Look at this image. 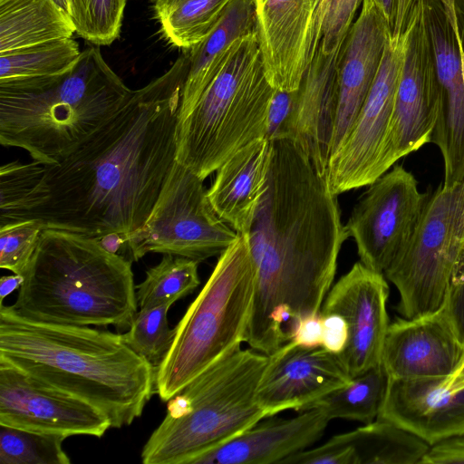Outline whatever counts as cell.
I'll return each mask as SVG.
<instances>
[{"label":"cell","mask_w":464,"mask_h":464,"mask_svg":"<svg viewBox=\"0 0 464 464\" xmlns=\"http://www.w3.org/2000/svg\"><path fill=\"white\" fill-rule=\"evenodd\" d=\"M188 66L184 51L67 158L45 165L31 219L95 240L140 228L176 160Z\"/></svg>","instance_id":"6da1fadb"},{"label":"cell","mask_w":464,"mask_h":464,"mask_svg":"<svg viewBox=\"0 0 464 464\" xmlns=\"http://www.w3.org/2000/svg\"><path fill=\"white\" fill-rule=\"evenodd\" d=\"M267 187L248 235L256 266L245 343L270 355L320 314L349 237L337 196L289 138L271 140Z\"/></svg>","instance_id":"7a4b0ae2"},{"label":"cell","mask_w":464,"mask_h":464,"mask_svg":"<svg viewBox=\"0 0 464 464\" xmlns=\"http://www.w3.org/2000/svg\"><path fill=\"white\" fill-rule=\"evenodd\" d=\"M0 361L100 410L112 428L140 417L155 391L156 369L121 334L34 322L0 302Z\"/></svg>","instance_id":"3957f363"},{"label":"cell","mask_w":464,"mask_h":464,"mask_svg":"<svg viewBox=\"0 0 464 464\" xmlns=\"http://www.w3.org/2000/svg\"><path fill=\"white\" fill-rule=\"evenodd\" d=\"M98 45L54 76L0 81V143L55 165L97 131L132 93Z\"/></svg>","instance_id":"277c9868"},{"label":"cell","mask_w":464,"mask_h":464,"mask_svg":"<svg viewBox=\"0 0 464 464\" xmlns=\"http://www.w3.org/2000/svg\"><path fill=\"white\" fill-rule=\"evenodd\" d=\"M23 276L10 306L31 321L126 329L138 311L131 260L82 235L44 228Z\"/></svg>","instance_id":"5b68a950"},{"label":"cell","mask_w":464,"mask_h":464,"mask_svg":"<svg viewBox=\"0 0 464 464\" xmlns=\"http://www.w3.org/2000/svg\"><path fill=\"white\" fill-rule=\"evenodd\" d=\"M269 357L241 345L167 401V413L141 450L144 464H191L266 418L256 391Z\"/></svg>","instance_id":"8992f818"},{"label":"cell","mask_w":464,"mask_h":464,"mask_svg":"<svg viewBox=\"0 0 464 464\" xmlns=\"http://www.w3.org/2000/svg\"><path fill=\"white\" fill-rule=\"evenodd\" d=\"M257 33L235 41L218 73L176 127V161L205 179L251 141L266 138L271 100Z\"/></svg>","instance_id":"52a82bcc"},{"label":"cell","mask_w":464,"mask_h":464,"mask_svg":"<svg viewBox=\"0 0 464 464\" xmlns=\"http://www.w3.org/2000/svg\"><path fill=\"white\" fill-rule=\"evenodd\" d=\"M256 277L248 235L238 234L176 325L173 343L156 370L155 391L162 401L245 343Z\"/></svg>","instance_id":"ba28073f"},{"label":"cell","mask_w":464,"mask_h":464,"mask_svg":"<svg viewBox=\"0 0 464 464\" xmlns=\"http://www.w3.org/2000/svg\"><path fill=\"white\" fill-rule=\"evenodd\" d=\"M464 264V178L430 195L417 229L383 273L400 295L397 311L413 319L440 310Z\"/></svg>","instance_id":"9c48e42d"},{"label":"cell","mask_w":464,"mask_h":464,"mask_svg":"<svg viewBox=\"0 0 464 464\" xmlns=\"http://www.w3.org/2000/svg\"><path fill=\"white\" fill-rule=\"evenodd\" d=\"M203 181L175 160L147 220L126 237L130 260L161 253L199 263L220 256L237 239L211 207Z\"/></svg>","instance_id":"30bf717a"},{"label":"cell","mask_w":464,"mask_h":464,"mask_svg":"<svg viewBox=\"0 0 464 464\" xmlns=\"http://www.w3.org/2000/svg\"><path fill=\"white\" fill-rule=\"evenodd\" d=\"M414 175L395 165L358 198L345 225L360 262L384 273L412 238L430 197Z\"/></svg>","instance_id":"8fae6325"},{"label":"cell","mask_w":464,"mask_h":464,"mask_svg":"<svg viewBox=\"0 0 464 464\" xmlns=\"http://www.w3.org/2000/svg\"><path fill=\"white\" fill-rule=\"evenodd\" d=\"M409 31L391 35L378 72L349 134L332 155L326 183L336 196L369 186L378 178L379 161L392 115Z\"/></svg>","instance_id":"7c38bea8"},{"label":"cell","mask_w":464,"mask_h":464,"mask_svg":"<svg viewBox=\"0 0 464 464\" xmlns=\"http://www.w3.org/2000/svg\"><path fill=\"white\" fill-rule=\"evenodd\" d=\"M392 119L379 161L383 175L400 159L431 141L436 122L439 82L431 42L421 6L415 0Z\"/></svg>","instance_id":"4fadbf2b"},{"label":"cell","mask_w":464,"mask_h":464,"mask_svg":"<svg viewBox=\"0 0 464 464\" xmlns=\"http://www.w3.org/2000/svg\"><path fill=\"white\" fill-rule=\"evenodd\" d=\"M266 75L276 90L296 91L323 39L325 0H253Z\"/></svg>","instance_id":"5bb4252c"},{"label":"cell","mask_w":464,"mask_h":464,"mask_svg":"<svg viewBox=\"0 0 464 464\" xmlns=\"http://www.w3.org/2000/svg\"><path fill=\"white\" fill-rule=\"evenodd\" d=\"M0 425L67 437L102 438L110 420L89 402L0 361Z\"/></svg>","instance_id":"9a60e30c"},{"label":"cell","mask_w":464,"mask_h":464,"mask_svg":"<svg viewBox=\"0 0 464 464\" xmlns=\"http://www.w3.org/2000/svg\"><path fill=\"white\" fill-rule=\"evenodd\" d=\"M389 285L382 273L356 262L329 290L320 314L342 315L348 328L345 348L338 353L349 376L354 378L382 363Z\"/></svg>","instance_id":"2e32d148"},{"label":"cell","mask_w":464,"mask_h":464,"mask_svg":"<svg viewBox=\"0 0 464 464\" xmlns=\"http://www.w3.org/2000/svg\"><path fill=\"white\" fill-rule=\"evenodd\" d=\"M429 31L439 82L431 141L444 162L443 185L464 178V82L454 24L441 0H419Z\"/></svg>","instance_id":"e0dca14e"},{"label":"cell","mask_w":464,"mask_h":464,"mask_svg":"<svg viewBox=\"0 0 464 464\" xmlns=\"http://www.w3.org/2000/svg\"><path fill=\"white\" fill-rule=\"evenodd\" d=\"M268 357L256 391L257 403L266 418L285 410L306 411L352 379L339 354L323 346L289 341Z\"/></svg>","instance_id":"ac0fdd59"},{"label":"cell","mask_w":464,"mask_h":464,"mask_svg":"<svg viewBox=\"0 0 464 464\" xmlns=\"http://www.w3.org/2000/svg\"><path fill=\"white\" fill-rule=\"evenodd\" d=\"M391 35L392 25L375 1L363 0L340 52L338 109L332 155L345 140L356 121L376 77Z\"/></svg>","instance_id":"d6986e66"},{"label":"cell","mask_w":464,"mask_h":464,"mask_svg":"<svg viewBox=\"0 0 464 464\" xmlns=\"http://www.w3.org/2000/svg\"><path fill=\"white\" fill-rule=\"evenodd\" d=\"M464 357L441 307L435 313L390 323L382 363L390 379L448 378Z\"/></svg>","instance_id":"ffe728a7"},{"label":"cell","mask_w":464,"mask_h":464,"mask_svg":"<svg viewBox=\"0 0 464 464\" xmlns=\"http://www.w3.org/2000/svg\"><path fill=\"white\" fill-rule=\"evenodd\" d=\"M341 48L325 53L320 44L295 92L285 130V138L295 143L324 179L332 155L337 116Z\"/></svg>","instance_id":"44dd1931"},{"label":"cell","mask_w":464,"mask_h":464,"mask_svg":"<svg viewBox=\"0 0 464 464\" xmlns=\"http://www.w3.org/2000/svg\"><path fill=\"white\" fill-rule=\"evenodd\" d=\"M445 379L389 378L377 418L395 423L430 446L464 435V387L450 390Z\"/></svg>","instance_id":"7402d4cb"},{"label":"cell","mask_w":464,"mask_h":464,"mask_svg":"<svg viewBox=\"0 0 464 464\" xmlns=\"http://www.w3.org/2000/svg\"><path fill=\"white\" fill-rule=\"evenodd\" d=\"M260 421L191 464H281L319 440L331 420L315 407L294 418Z\"/></svg>","instance_id":"603a6c76"},{"label":"cell","mask_w":464,"mask_h":464,"mask_svg":"<svg viewBox=\"0 0 464 464\" xmlns=\"http://www.w3.org/2000/svg\"><path fill=\"white\" fill-rule=\"evenodd\" d=\"M271 140H255L217 170L207 196L216 214L237 234H247L267 187Z\"/></svg>","instance_id":"cb8c5ba5"},{"label":"cell","mask_w":464,"mask_h":464,"mask_svg":"<svg viewBox=\"0 0 464 464\" xmlns=\"http://www.w3.org/2000/svg\"><path fill=\"white\" fill-rule=\"evenodd\" d=\"M253 33H257L254 1L233 0L210 34L187 50L189 66L178 121L192 111L222 68L235 41Z\"/></svg>","instance_id":"d4e9b609"},{"label":"cell","mask_w":464,"mask_h":464,"mask_svg":"<svg viewBox=\"0 0 464 464\" xmlns=\"http://www.w3.org/2000/svg\"><path fill=\"white\" fill-rule=\"evenodd\" d=\"M74 33L71 18L53 0H0V54Z\"/></svg>","instance_id":"484cf974"},{"label":"cell","mask_w":464,"mask_h":464,"mask_svg":"<svg viewBox=\"0 0 464 464\" xmlns=\"http://www.w3.org/2000/svg\"><path fill=\"white\" fill-rule=\"evenodd\" d=\"M356 464H420L430 445L395 423L377 418L344 433Z\"/></svg>","instance_id":"4316f807"},{"label":"cell","mask_w":464,"mask_h":464,"mask_svg":"<svg viewBox=\"0 0 464 464\" xmlns=\"http://www.w3.org/2000/svg\"><path fill=\"white\" fill-rule=\"evenodd\" d=\"M164 38L189 50L218 24L233 0H150Z\"/></svg>","instance_id":"83f0119b"},{"label":"cell","mask_w":464,"mask_h":464,"mask_svg":"<svg viewBox=\"0 0 464 464\" xmlns=\"http://www.w3.org/2000/svg\"><path fill=\"white\" fill-rule=\"evenodd\" d=\"M388 382L389 376L381 363L352 378L347 384L322 397L309 409L319 408L330 420L345 419L367 424L378 417Z\"/></svg>","instance_id":"f1b7e54d"},{"label":"cell","mask_w":464,"mask_h":464,"mask_svg":"<svg viewBox=\"0 0 464 464\" xmlns=\"http://www.w3.org/2000/svg\"><path fill=\"white\" fill-rule=\"evenodd\" d=\"M81 53L76 41L64 38L0 54V81L65 73Z\"/></svg>","instance_id":"f546056e"},{"label":"cell","mask_w":464,"mask_h":464,"mask_svg":"<svg viewBox=\"0 0 464 464\" xmlns=\"http://www.w3.org/2000/svg\"><path fill=\"white\" fill-rule=\"evenodd\" d=\"M198 262L163 254L161 261L146 271L145 279L136 286L140 308L173 304L191 294L200 284Z\"/></svg>","instance_id":"4dcf8cb0"},{"label":"cell","mask_w":464,"mask_h":464,"mask_svg":"<svg viewBox=\"0 0 464 464\" xmlns=\"http://www.w3.org/2000/svg\"><path fill=\"white\" fill-rule=\"evenodd\" d=\"M45 165L13 161L0 168V227L28 220L36 205V191Z\"/></svg>","instance_id":"1f68e13d"},{"label":"cell","mask_w":464,"mask_h":464,"mask_svg":"<svg viewBox=\"0 0 464 464\" xmlns=\"http://www.w3.org/2000/svg\"><path fill=\"white\" fill-rule=\"evenodd\" d=\"M65 436L0 425L1 464H70Z\"/></svg>","instance_id":"d6a6232c"},{"label":"cell","mask_w":464,"mask_h":464,"mask_svg":"<svg viewBox=\"0 0 464 464\" xmlns=\"http://www.w3.org/2000/svg\"><path fill=\"white\" fill-rule=\"evenodd\" d=\"M172 304L140 308L129 330L122 334L124 343L156 370L169 353L176 334V326L168 322V312Z\"/></svg>","instance_id":"836d02e7"},{"label":"cell","mask_w":464,"mask_h":464,"mask_svg":"<svg viewBox=\"0 0 464 464\" xmlns=\"http://www.w3.org/2000/svg\"><path fill=\"white\" fill-rule=\"evenodd\" d=\"M128 0H71L76 34L93 45H110L121 32Z\"/></svg>","instance_id":"e575fe53"},{"label":"cell","mask_w":464,"mask_h":464,"mask_svg":"<svg viewBox=\"0 0 464 464\" xmlns=\"http://www.w3.org/2000/svg\"><path fill=\"white\" fill-rule=\"evenodd\" d=\"M44 225L28 219L0 227V267L23 276L36 250Z\"/></svg>","instance_id":"d590c367"},{"label":"cell","mask_w":464,"mask_h":464,"mask_svg":"<svg viewBox=\"0 0 464 464\" xmlns=\"http://www.w3.org/2000/svg\"><path fill=\"white\" fill-rule=\"evenodd\" d=\"M363 0H325L322 47L331 53L343 43Z\"/></svg>","instance_id":"8d00e7d4"},{"label":"cell","mask_w":464,"mask_h":464,"mask_svg":"<svg viewBox=\"0 0 464 464\" xmlns=\"http://www.w3.org/2000/svg\"><path fill=\"white\" fill-rule=\"evenodd\" d=\"M281 464H356V456L345 434L342 433L316 448L289 456Z\"/></svg>","instance_id":"74e56055"},{"label":"cell","mask_w":464,"mask_h":464,"mask_svg":"<svg viewBox=\"0 0 464 464\" xmlns=\"http://www.w3.org/2000/svg\"><path fill=\"white\" fill-rule=\"evenodd\" d=\"M442 308L457 338L464 345V264L450 280Z\"/></svg>","instance_id":"f35d334b"},{"label":"cell","mask_w":464,"mask_h":464,"mask_svg":"<svg viewBox=\"0 0 464 464\" xmlns=\"http://www.w3.org/2000/svg\"><path fill=\"white\" fill-rule=\"evenodd\" d=\"M295 92L276 90L267 115L266 139L269 140L285 138L286 126L293 111Z\"/></svg>","instance_id":"ab89813d"},{"label":"cell","mask_w":464,"mask_h":464,"mask_svg":"<svg viewBox=\"0 0 464 464\" xmlns=\"http://www.w3.org/2000/svg\"><path fill=\"white\" fill-rule=\"evenodd\" d=\"M323 324L322 346L329 352L341 353L348 340V328L343 317L338 314H320Z\"/></svg>","instance_id":"60d3db41"},{"label":"cell","mask_w":464,"mask_h":464,"mask_svg":"<svg viewBox=\"0 0 464 464\" xmlns=\"http://www.w3.org/2000/svg\"><path fill=\"white\" fill-rule=\"evenodd\" d=\"M464 463V435L430 446L420 464Z\"/></svg>","instance_id":"b9f144b4"},{"label":"cell","mask_w":464,"mask_h":464,"mask_svg":"<svg viewBox=\"0 0 464 464\" xmlns=\"http://www.w3.org/2000/svg\"><path fill=\"white\" fill-rule=\"evenodd\" d=\"M291 341L306 347L322 346L323 324L320 314L300 320Z\"/></svg>","instance_id":"7bdbcfd3"},{"label":"cell","mask_w":464,"mask_h":464,"mask_svg":"<svg viewBox=\"0 0 464 464\" xmlns=\"http://www.w3.org/2000/svg\"><path fill=\"white\" fill-rule=\"evenodd\" d=\"M415 0H396L392 35H400L406 25Z\"/></svg>","instance_id":"ee69618b"},{"label":"cell","mask_w":464,"mask_h":464,"mask_svg":"<svg viewBox=\"0 0 464 464\" xmlns=\"http://www.w3.org/2000/svg\"><path fill=\"white\" fill-rule=\"evenodd\" d=\"M24 282V276L14 274L13 276H4L0 279V302L9 295L14 290L20 288Z\"/></svg>","instance_id":"f6af8a7d"},{"label":"cell","mask_w":464,"mask_h":464,"mask_svg":"<svg viewBox=\"0 0 464 464\" xmlns=\"http://www.w3.org/2000/svg\"><path fill=\"white\" fill-rule=\"evenodd\" d=\"M97 241L107 251L118 254L120 248L126 245V236L119 233H110L97 239Z\"/></svg>","instance_id":"bcb514c9"},{"label":"cell","mask_w":464,"mask_h":464,"mask_svg":"<svg viewBox=\"0 0 464 464\" xmlns=\"http://www.w3.org/2000/svg\"><path fill=\"white\" fill-rule=\"evenodd\" d=\"M441 2L454 23L459 39L464 44V15L455 8L454 0Z\"/></svg>","instance_id":"7dc6e473"},{"label":"cell","mask_w":464,"mask_h":464,"mask_svg":"<svg viewBox=\"0 0 464 464\" xmlns=\"http://www.w3.org/2000/svg\"><path fill=\"white\" fill-rule=\"evenodd\" d=\"M444 382L446 387L452 391L464 387V357L455 372L446 378Z\"/></svg>","instance_id":"c3c4849f"},{"label":"cell","mask_w":464,"mask_h":464,"mask_svg":"<svg viewBox=\"0 0 464 464\" xmlns=\"http://www.w3.org/2000/svg\"><path fill=\"white\" fill-rule=\"evenodd\" d=\"M380 9L382 11L388 21L390 22L392 28L394 19L395 12V2L396 0H374Z\"/></svg>","instance_id":"681fc988"},{"label":"cell","mask_w":464,"mask_h":464,"mask_svg":"<svg viewBox=\"0 0 464 464\" xmlns=\"http://www.w3.org/2000/svg\"><path fill=\"white\" fill-rule=\"evenodd\" d=\"M71 18V0H53Z\"/></svg>","instance_id":"f907efd6"},{"label":"cell","mask_w":464,"mask_h":464,"mask_svg":"<svg viewBox=\"0 0 464 464\" xmlns=\"http://www.w3.org/2000/svg\"><path fill=\"white\" fill-rule=\"evenodd\" d=\"M451 18V17H450ZM452 20V19H451ZM453 22V21H452ZM454 24V23H453ZM455 26V25H454ZM456 29V27H455ZM457 33V31H456ZM457 37H458V34H457ZM458 42H459V51H460V55H461V63H462V75H463V82H464V44L459 39L458 37Z\"/></svg>","instance_id":"816d5d0a"},{"label":"cell","mask_w":464,"mask_h":464,"mask_svg":"<svg viewBox=\"0 0 464 464\" xmlns=\"http://www.w3.org/2000/svg\"><path fill=\"white\" fill-rule=\"evenodd\" d=\"M455 8L464 15V0H454Z\"/></svg>","instance_id":"f5cc1de1"}]
</instances>
